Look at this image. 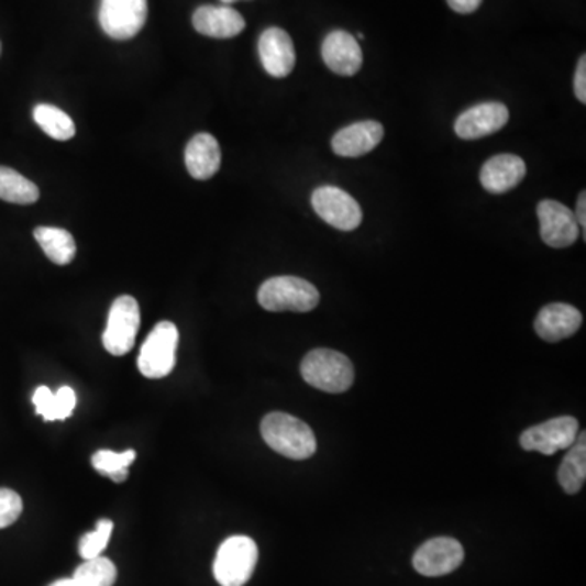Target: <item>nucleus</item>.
I'll use <instances>...</instances> for the list:
<instances>
[{"label":"nucleus","mask_w":586,"mask_h":586,"mask_svg":"<svg viewBox=\"0 0 586 586\" xmlns=\"http://www.w3.org/2000/svg\"><path fill=\"white\" fill-rule=\"evenodd\" d=\"M33 120L56 141H69L76 135V124L69 114L53 104L40 103L33 110Z\"/></svg>","instance_id":"23"},{"label":"nucleus","mask_w":586,"mask_h":586,"mask_svg":"<svg viewBox=\"0 0 586 586\" xmlns=\"http://www.w3.org/2000/svg\"><path fill=\"white\" fill-rule=\"evenodd\" d=\"M541 239L551 248H568L581 235V226L575 219L574 210L565 208L561 202L545 199L538 204Z\"/></svg>","instance_id":"11"},{"label":"nucleus","mask_w":586,"mask_h":586,"mask_svg":"<svg viewBox=\"0 0 586 586\" xmlns=\"http://www.w3.org/2000/svg\"><path fill=\"white\" fill-rule=\"evenodd\" d=\"M117 577V565L110 559L98 555L79 565L73 578L79 586H113Z\"/></svg>","instance_id":"24"},{"label":"nucleus","mask_w":586,"mask_h":586,"mask_svg":"<svg viewBox=\"0 0 586 586\" xmlns=\"http://www.w3.org/2000/svg\"><path fill=\"white\" fill-rule=\"evenodd\" d=\"M559 484L565 493L574 494L581 493L586 479V445L585 432L581 433V439L575 440L571 452L567 453L557 473Z\"/></svg>","instance_id":"21"},{"label":"nucleus","mask_w":586,"mask_h":586,"mask_svg":"<svg viewBox=\"0 0 586 586\" xmlns=\"http://www.w3.org/2000/svg\"><path fill=\"white\" fill-rule=\"evenodd\" d=\"M0 51H2V46H0Z\"/></svg>","instance_id":"35"},{"label":"nucleus","mask_w":586,"mask_h":586,"mask_svg":"<svg viewBox=\"0 0 586 586\" xmlns=\"http://www.w3.org/2000/svg\"><path fill=\"white\" fill-rule=\"evenodd\" d=\"M56 398V420H66L70 418L77 405V396L73 388L63 386L59 391L54 395Z\"/></svg>","instance_id":"29"},{"label":"nucleus","mask_w":586,"mask_h":586,"mask_svg":"<svg viewBox=\"0 0 586 586\" xmlns=\"http://www.w3.org/2000/svg\"><path fill=\"white\" fill-rule=\"evenodd\" d=\"M134 450H126L123 453L111 452V450H100L91 456V464L101 476H108L114 483H124L129 476L128 467L134 463Z\"/></svg>","instance_id":"25"},{"label":"nucleus","mask_w":586,"mask_h":586,"mask_svg":"<svg viewBox=\"0 0 586 586\" xmlns=\"http://www.w3.org/2000/svg\"><path fill=\"white\" fill-rule=\"evenodd\" d=\"M98 19L110 38H134L147 20V0H101Z\"/></svg>","instance_id":"8"},{"label":"nucleus","mask_w":586,"mask_h":586,"mask_svg":"<svg viewBox=\"0 0 586 586\" xmlns=\"http://www.w3.org/2000/svg\"><path fill=\"white\" fill-rule=\"evenodd\" d=\"M257 301L267 311L307 313L320 303V292L313 284L294 276H279L259 287Z\"/></svg>","instance_id":"3"},{"label":"nucleus","mask_w":586,"mask_h":586,"mask_svg":"<svg viewBox=\"0 0 586 586\" xmlns=\"http://www.w3.org/2000/svg\"><path fill=\"white\" fill-rule=\"evenodd\" d=\"M111 533H113V521L100 520L97 528L91 533L85 534L79 544V554L85 561L98 557L110 543Z\"/></svg>","instance_id":"26"},{"label":"nucleus","mask_w":586,"mask_h":586,"mask_svg":"<svg viewBox=\"0 0 586 586\" xmlns=\"http://www.w3.org/2000/svg\"><path fill=\"white\" fill-rule=\"evenodd\" d=\"M301 377L324 392L347 391L354 383V365L344 354L331 349H314L301 361Z\"/></svg>","instance_id":"2"},{"label":"nucleus","mask_w":586,"mask_h":586,"mask_svg":"<svg viewBox=\"0 0 586 586\" xmlns=\"http://www.w3.org/2000/svg\"><path fill=\"white\" fill-rule=\"evenodd\" d=\"M257 564V545L252 538L232 537L220 544L213 561V577L220 586H245Z\"/></svg>","instance_id":"4"},{"label":"nucleus","mask_w":586,"mask_h":586,"mask_svg":"<svg viewBox=\"0 0 586 586\" xmlns=\"http://www.w3.org/2000/svg\"><path fill=\"white\" fill-rule=\"evenodd\" d=\"M585 210H586V196H585V191H582L581 196H578L577 210H575L574 215H575V219H577L578 226H582V230H584V240H586V235H585V232H586Z\"/></svg>","instance_id":"32"},{"label":"nucleus","mask_w":586,"mask_h":586,"mask_svg":"<svg viewBox=\"0 0 586 586\" xmlns=\"http://www.w3.org/2000/svg\"><path fill=\"white\" fill-rule=\"evenodd\" d=\"M383 135H385V129L378 121H361V123L342 128L331 141V148L339 157H364L378 147Z\"/></svg>","instance_id":"15"},{"label":"nucleus","mask_w":586,"mask_h":586,"mask_svg":"<svg viewBox=\"0 0 586 586\" xmlns=\"http://www.w3.org/2000/svg\"><path fill=\"white\" fill-rule=\"evenodd\" d=\"M185 162L192 178L201 181L212 178L222 164L219 142L208 132L195 135L186 147Z\"/></svg>","instance_id":"19"},{"label":"nucleus","mask_w":586,"mask_h":586,"mask_svg":"<svg viewBox=\"0 0 586 586\" xmlns=\"http://www.w3.org/2000/svg\"><path fill=\"white\" fill-rule=\"evenodd\" d=\"M577 436V419L562 416L524 430L520 436V445L527 452H540L551 456L561 450L571 449Z\"/></svg>","instance_id":"9"},{"label":"nucleus","mask_w":586,"mask_h":586,"mask_svg":"<svg viewBox=\"0 0 586 586\" xmlns=\"http://www.w3.org/2000/svg\"><path fill=\"white\" fill-rule=\"evenodd\" d=\"M0 199L12 204H35L40 199V189L15 169L0 167Z\"/></svg>","instance_id":"22"},{"label":"nucleus","mask_w":586,"mask_h":586,"mask_svg":"<svg viewBox=\"0 0 586 586\" xmlns=\"http://www.w3.org/2000/svg\"><path fill=\"white\" fill-rule=\"evenodd\" d=\"M35 239L44 254L57 266H66L76 257V240L67 230L56 229V226H38L35 230Z\"/></svg>","instance_id":"20"},{"label":"nucleus","mask_w":586,"mask_h":586,"mask_svg":"<svg viewBox=\"0 0 586 586\" xmlns=\"http://www.w3.org/2000/svg\"><path fill=\"white\" fill-rule=\"evenodd\" d=\"M22 511V497L13 490L0 489V530L15 523Z\"/></svg>","instance_id":"27"},{"label":"nucleus","mask_w":586,"mask_h":586,"mask_svg":"<svg viewBox=\"0 0 586 586\" xmlns=\"http://www.w3.org/2000/svg\"><path fill=\"white\" fill-rule=\"evenodd\" d=\"M141 327V310L137 300L129 295L118 297L111 305L103 345L110 354L121 357L134 347L135 335Z\"/></svg>","instance_id":"6"},{"label":"nucleus","mask_w":586,"mask_h":586,"mask_svg":"<svg viewBox=\"0 0 586 586\" xmlns=\"http://www.w3.org/2000/svg\"><path fill=\"white\" fill-rule=\"evenodd\" d=\"M178 339V328L169 321H162L154 328L139 354L137 367L144 377L164 378L172 374Z\"/></svg>","instance_id":"5"},{"label":"nucleus","mask_w":586,"mask_h":586,"mask_svg":"<svg viewBox=\"0 0 586 586\" xmlns=\"http://www.w3.org/2000/svg\"><path fill=\"white\" fill-rule=\"evenodd\" d=\"M464 549L453 538H433L416 551L412 564L423 577H443L463 564Z\"/></svg>","instance_id":"10"},{"label":"nucleus","mask_w":586,"mask_h":586,"mask_svg":"<svg viewBox=\"0 0 586 586\" xmlns=\"http://www.w3.org/2000/svg\"><path fill=\"white\" fill-rule=\"evenodd\" d=\"M196 32L209 38H235L245 30L246 22L242 13L229 5H202L192 15Z\"/></svg>","instance_id":"17"},{"label":"nucleus","mask_w":586,"mask_h":586,"mask_svg":"<svg viewBox=\"0 0 586 586\" xmlns=\"http://www.w3.org/2000/svg\"><path fill=\"white\" fill-rule=\"evenodd\" d=\"M582 317L577 308L568 303H551L538 313L534 330L545 342H559L581 330Z\"/></svg>","instance_id":"18"},{"label":"nucleus","mask_w":586,"mask_h":586,"mask_svg":"<svg viewBox=\"0 0 586 586\" xmlns=\"http://www.w3.org/2000/svg\"><path fill=\"white\" fill-rule=\"evenodd\" d=\"M510 120V111L504 103L489 101L464 111L455 123V132L463 141H476L496 134Z\"/></svg>","instance_id":"12"},{"label":"nucleus","mask_w":586,"mask_h":586,"mask_svg":"<svg viewBox=\"0 0 586 586\" xmlns=\"http://www.w3.org/2000/svg\"><path fill=\"white\" fill-rule=\"evenodd\" d=\"M311 206L314 212L342 232H352L358 229L364 219L361 206L349 192L335 186H321L311 195Z\"/></svg>","instance_id":"7"},{"label":"nucleus","mask_w":586,"mask_h":586,"mask_svg":"<svg viewBox=\"0 0 586 586\" xmlns=\"http://www.w3.org/2000/svg\"><path fill=\"white\" fill-rule=\"evenodd\" d=\"M446 2H449L450 9L455 10L456 13L467 15V13L476 12L483 0H446Z\"/></svg>","instance_id":"31"},{"label":"nucleus","mask_w":586,"mask_h":586,"mask_svg":"<svg viewBox=\"0 0 586 586\" xmlns=\"http://www.w3.org/2000/svg\"><path fill=\"white\" fill-rule=\"evenodd\" d=\"M259 51L261 64L269 76L276 79H284L289 76L295 67V47L292 38L286 30L273 29L264 30L257 43Z\"/></svg>","instance_id":"13"},{"label":"nucleus","mask_w":586,"mask_h":586,"mask_svg":"<svg viewBox=\"0 0 586 586\" xmlns=\"http://www.w3.org/2000/svg\"><path fill=\"white\" fill-rule=\"evenodd\" d=\"M33 405H35L36 414L42 416L46 422L56 420V398L47 386L36 388L35 395H33Z\"/></svg>","instance_id":"28"},{"label":"nucleus","mask_w":586,"mask_h":586,"mask_svg":"<svg viewBox=\"0 0 586 586\" xmlns=\"http://www.w3.org/2000/svg\"><path fill=\"white\" fill-rule=\"evenodd\" d=\"M264 442L290 460H308L317 452V436L303 420L284 412H270L261 422Z\"/></svg>","instance_id":"1"},{"label":"nucleus","mask_w":586,"mask_h":586,"mask_svg":"<svg viewBox=\"0 0 586 586\" xmlns=\"http://www.w3.org/2000/svg\"><path fill=\"white\" fill-rule=\"evenodd\" d=\"M223 3H233L236 2V0H222Z\"/></svg>","instance_id":"34"},{"label":"nucleus","mask_w":586,"mask_h":586,"mask_svg":"<svg viewBox=\"0 0 586 586\" xmlns=\"http://www.w3.org/2000/svg\"><path fill=\"white\" fill-rule=\"evenodd\" d=\"M575 97L586 103V56H582L578 60L577 73L574 79Z\"/></svg>","instance_id":"30"},{"label":"nucleus","mask_w":586,"mask_h":586,"mask_svg":"<svg viewBox=\"0 0 586 586\" xmlns=\"http://www.w3.org/2000/svg\"><path fill=\"white\" fill-rule=\"evenodd\" d=\"M49 586H79L74 578H60V581L54 582Z\"/></svg>","instance_id":"33"},{"label":"nucleus","mask_w":586,"mask_h":586,"mask_svg":"<svg viewBox=\"0 0 586 586\" xmlns=\"http://www.w3.org/2000/svg\"><path fill=\"white\" fill-rule=\"evenodd\" d=\"M527 176V164L518 155L500 154L484 164L480 169V185L490 195H504L517 188Z\"/></svg>","instance_id":"16"},{"label":"nucleus","mask_w":586,"mask_h":586,"mask_svg":"<svg viewBox=\"0 0 586 586\" xmlns=\"http://www.w3.org/2000/svg\"><path fill=\"white\" fill-rule=\"evenodd\" d=\"M321 56H323L324 64L342 77L355 76L364 63V54L357 40L342 30H335L324 38Z\"/></svg>","instance_id":"14"}]
</instances>
